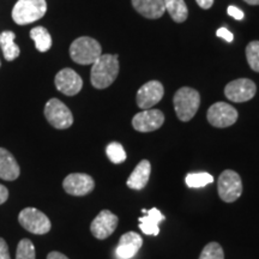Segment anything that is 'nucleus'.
<instances>
[{
    "label": "nucleus",
    "mask_w": 259,
    "mask_h": 259,
    "mask_svg": "<svg viewBox=\"0 0 259 259\" xmlns=\"http://www.w3.org/2000/svg\"><path fill=\"white\" fill-rule=\"evenodd\" d=\"M119 73V59L114 54H101L93 64L90 80L94 88L106 89L114 82Z\"/></svg>",
    "instance_id": "nucleus-1"
},
{
    "label": "nucleus",
    "mask_w": 259,
    "mask_h": 259,
    "mask_svg": "<svg viewBox=\"0 0 259 259\" xmlns=\"http://www.w3.org/2000/svg\"><path fill=\"white\" fill-rule=\"evenodd\" d=\"M101 54V45L95 38L89 36L76 38L70 46L71 59L80 65H93Z\"/></svg>",
    "instance_id": "nucleus-2"
},
{
    "label": "nucleus",
    "mask_w": 259,
    "mask_h": 259,
    "mask_svg": "<svg viewBox=\"0 0 259 259\" xmlns=\"http://www.w3.org/2000/svg\"><path fill=\"white\" fill-rule=\"evenodd\" d=\"M174 109L181 121H190L198 112L200 95L196 89L184 87L176 93L173 99Z\"/></svg>",
    "instance_id": "nucleus-3"
},
{
    "label": "nucleus",
    "mask_w": 259,
    "mask_h": 259,
    "mask_svg": "<svg viewBox=\"0 0 259 259\" xmlns=\"http://www.w3.org/2000/svg\"><path fill=\"white\" fill-rule=\"evenodd\" d=\"M46 11V0H18L12 9V19L18 25L30 24L44 17Z\"/></svg>",
    "instance_id": "nucleus-4"
},
{
    "label": "nucleus",
    "mask_w": 259,
    "mask_h": 259,
    "mask_svg": "<svg viewBox=\"0 0 259 259\" xmlns=\"http://www.w3.org/2000/svg\"><path fill=\"white\" fill-rule=\"evenodd\" d=\"M219 196L223 202L233 203L240 198L242 193V181L238 173L232 169H226L219 177Z\"/></svg>",
    "instance_id": "nucleus-5"
},
{
    "label": "nucleus",
    "mask_w": 259,
    "mask_h": 259,
    "mask_svg": "<svg viewBox=\"0 0 259 259\" xmlns=\"http://www.w3.org/2000/svg\"><path fill=\"white\" fill-rule=\"evenodd\" d=\"M47 121L58 130H66L73 124V115L70 108L58 99H51L45 106Z\"/></svg>",
    "instance_id": "nucleus-6"
},
{
    "label": "nucleus",
    "mask_w": 259,
    "mask_h": 259,
    "mask_svg": "<svg viewBox=\"0 0 259 259\" xmlns=\"http://www.w3.org/2000/svg\"><path fill=\"white\" fill-rule=\"evenodd\" d=\"M18 221L32 234L44 235L51 231V221L44 212L35 208H25L19 212Z\"/></svg>",
    "instance_id": "nucleus-7"
},
{
    "label": "nucleus",
    "mask_w": 259,
    "mask_h": 259,
    "mask_svg": "<svg viewBox=\"0 0 259 259\" xmlns=\"http://www.w3.org/2000/svg\"><path fill=\"white\" fill-rule=\"evenodd\" d=\"M238 111L234 107L226 102H216L210 107L206 113V118L213 127L225 128L235 124L238 120Z\"/></svg>",
    "instance_id": "nucleus-8"
},
{
    "label": "nucleus",
    "mask_w": 259,
    "mask_h": 259,
    "mask_svg": "<svg viewBox=\"0 0 259 259\" xmlns=\"http://www.w3.org/2000/svg\"><path fill=\"white\" fill-rule=\"evenodd\" d=\"M257 93L254 82L247 78H239L228 83L225 88V95L232 102H246L252 100Z\"/></svg>",
    "instance_id": "nucleus-9"
},
{
    "label": "nucleus",
    "mask_w": 259,
    "mask_h": 259,
    "mask_svg": "<svg viewBox=\"0 0 259 259\" xmlns=\"http://www.w3.org/2000/svg\"><path fill=\"white\" fill-rule=\"evenodd\" d=\"M119 219L109 210H102L95 219L93 220L90 225V231L92 234L99 240H105V239L111 236L115 232L118 227Z\"/></svg>",
    "instance_id": "nucleus-10"
},
{
    "label": "nucleus",
    "mask_w": 259,
    "mask_h": 259,
    "mask_svg": "<svg viewBox=\"0 0 259 259\" xmlns=\"http://www.w3.org/2000/svg\"><path fill=\"white\" fill-rule=\"evenodd\" d=\"M163 85L158 80H150L143 84L137 92L136 101L141 109H150L151 107L157 105L163 97Z\"/></svg>",
    "instance_id": "nucleus-11"
},
{
    "label": "nucleus",
    "mask_w": 259,
    "mask_h": 259,
    "mask_svg": "<svg viewBox=\"0 0 259 259\" xmlns=\"http://www.w3.org/2000/svg\"><path fill=\"white\" fill-rule=\"evenodd\" d=\"M65 192L71 196L82 197L89 194L95 189V181L88 174L72 173L67 176L63 181Z\"/></svg>",
    "instance_id": "nucleus-12"
},
{
    "label": "nucleus",
    "mask_w": 259,
    "mask_h": 259,
    "mask_svg": "<svg viewBox=\"0 0 259 259\" xmlns=\"http://www.w3.org/2000/svg\"><path fill=\"white\" fill-rule=\"evenodd\" d=\"M164 114L160 109H144L132 119V126L138 132H153L163 125Z\"/></svg>",
    "instance_id": "nucleus-13"
},
{
    "label": "nucleus",
    "mask_w": 259,
    "mask_h": 259,
    "mask_svg": "<svg viewBox=\"0 0 259 259\" xmlns=\"http://www.w3.org/2000/svg\"><path fill=\"white\" fill-rule=\"evenodd\" d=\"M56 87L64 95H77L83 88V80L76 71L72 69H63L56 76Z\"/></svg>",
    "instance_id": "nucleus-14"
},
{
    "label": "nucleus",
    "mask_w": 259,
    "mask_h": 259,
    "mask_svg": "<svg viewBox=\"0 0 259 259\" xmlns=\"http://www.w3.org/2000/svg\"><path fill=\"white\" fill-rule=\"evenodd\" d=\"M143 246V239L136 232H128L121 235L116 246V255L120 259L134 258Z\"/></svg>",
    "instance_id": "nucleus-15"
},
{
    "label": "nucleus",
    "mask_w": 259,
    "mask_h": 259,
    "mask_svg": "<svg viewBox=\"0 0 259 259\" xmlns=\"http://www.w3.org/2000/svg\"><path fill=\"white\" fill-rule=\"evenodd\" d=\"M150 173H151L150 162L148 160H142L137 166H136L134 171L131 173V176L128 177L127 181H126V185H127V187H130L131 190H137V191L143 190L144 187L148 185Z\"/></svg>",
    "instance_id": "nucleus-16"
},
{
    "label": "nucleus",
    "mask_w": 259,
    "mask_h": 259,
    "mask_svg": "<svg viewBox=\"0 0 259 259\" xmlns=\"http://www.w3.org/2000/svg\"><path fill=\"white\" fill-rule=\"evenodd\" d=\"M132 5L138 14L149 19L160 18L166 11L163 0H132Z\"/></svg>",
    "instance_id": "nucleus-17"
},
{
    "label": "nucleus",
    "mask_w": 259,
    "mask_h": 259,
    "mask_svg": "<svg viewBox=\"0 0 259 259\" xmlns=\"http://www.w3.org/2000/svg\"><path fill=\"white\" fill-rule=\"evenodd\" d=\"M21 173V168L10 151L0 148V178L4 180H16Z\"/></svg>",
    "instance_id": "nucleus-18"
},
{
    "label": "nucleus",
    "mask_w": 259,
    "mask_h": 259,
    "mask_svg": "<svg viewBox=\"0 0 259 259\" xmlns=\"http://www.w3.org/2000/svg\"><path fill=\"white\" fill-rule=\"evenodd\" d=\"M145 213V216L139 219V228L141 231L147 235H154L156 236L160 233V228L158 225L162 221H164V215L156 208H153L150 210H142Z\"/></svg>",
    "instance_id": "nucleus-19"
},
{
    "label": "nucleus",
    "mask_w": 259,
    "mask_h": 259,
    "mask_svg": "<svg viewBox=\"0 0 259 259\" xmlns=\"http://www.w3.org/2000/svg\"><path fill=\"white\" fill-rule=\"evenodd\" d=\"M15 32L10 30L3 31L0 34V47H2L5 59L8 61L15 60L21 53V50L15 42Z\"/></svg>",
    "instance_id": "nucleus-20"
},
{
    "label": "nucleus",
    "mask_w": 259,
    "mask_h": 259,
    "mask_svg": "<svg viewBox=\"0 0 259 259\" xmlns=\"http://www.w3.org/2000/svg\"><path fill=\"white\" fill-rule=\"evenodd\" d=\"M164 9L170 15L171 19L177 23H183L187 19L189 10L184 0H163Z\"/></svg>",
    "instance_id": "nucleus-21"
},
{
    "label": "nucleus",
    "mask_w": 259,
    "mask_h": 259,
    "mask_svg": "<svg viewBox=\"0 0 259 259\" xmlns=\"http://www.w3.org/2000/svg\"><path fill=\"white\" fill-rule=\"evenodd\" d=\"M30 37L35 42V47L38 52H47L52 47V37L46 28L36 27L30 30Z\"/></svg>",
    "instance_id": "nucleus-22"
},
{
    "label": "nucleus",
    "mask_w": 259,
    "mask_h": 259,
    "mask_svg": "<svg viewBox=\"0 0 259 259\" xmlns=\"http://www.w3.org/2000/svg\"><path fill=\"white\" fill-rule=\"evenodd\" d=\"M186 185L191 189H199L209 184L213 183V177L206 171H200V173H190L185 178Z\"/></svg>",
    "instance_id": "nucleus-23"
},
{
    "label": "nucleus",
    "mask_w": 259,
    "mask_h": 259,
    "mask_svg": "<svg viewBox=\"0 0 259 259\" xmlns=\"http://www.w3.org/2000/svg\"><path fill=\"white\" fill-rule=\"evenodd\" d=\"M106 153L111 162L115 164L122 163V162L126 160L125 149L122 148V145L120 143H118V142H112V143L107 145Z\"/></svg>",
    "instance_id": "nucleus-24"
},
{
    "label": "nucleus",
    "mask_w": 259,
    "mask_h": 259,
    "mask_svg": "<svg viewBox=\"0 0 259 259\" xmlns=\"http://www.w3.org/2000/svg\"><path fill=\"white\" fill-rule=\"evenodd\" d=\"M16 259H36L35 246L29 239H23L19 241L16 251Z\"/></svg>",
    "instance_id": "nucleus-25"
},
{
    "label": "nucleus",
    "mask_w": 259,
    "mask_h": 259,
    "mask_svg": "<svg viewBox=\"0 0 259 259\" xmlns=\"http://www.w3.org/2000/svg\"><path fill=\"white\" fill-rule=\"evenodd\" d=\"M246 59L250 67L259 72V41H252L246 47Z\"/></svg>",
    "instance_id": "nucleus-26"
},
{
    "label": "nucleus",
    "mask_w": 259,
    "mask_h": 259,
    "mask_svg": "<svg viewBox=\"0 0 259 259\" xmlns=\"http://www.w3.org/2000/svg\"><path fill=\"white\" fill-rule=\"evenodd\" d=\"M198 259H225V252L219 242H209L202 250Z\"/></svg>",
    "instance_id": "nucleus-27"
},
{
    "label": "nucleus",
    "mask_w": 259,
    "mask_h": 259,
    "mask_svg": "<svg viewBox=\"0 0 259 259\" xmlns=\"http://www.w3.org/2000/svg\"><path fill=\"white\" fill-rule=\"evenodd\" d=\"M0 259H11L10 258L9 246L3 238H0Z\"/></svg>",
    "instance_id": "nucleus-28"
},
{
    "label": "nucleus",
    "mask_w": 259,
    "mask_h": 259,
    "mask_svg": "<svg viewBox=\"0 0 259 259\" xmlns=\"http://www.w3.org/2000/svg\"><path fill=\"white\" fill-rule=\"evenodd\" d=\"M227 11H228L229 16L238 19V21H241V19L244 18V12H242L240 9L235 8V6H228V10H227Z\"/></svg>",
    "instance_id": "nucleus-29"
},
{
    "label": "nucleus",
    "mask_w": 259,
    "mask_h": 259,
    "mask_svg": "<svg viewBox=\"0 0 259 259\" xmlns=\"http://www.w3.org/2000/svg\"><path fill=\"white\" fill-rule=\"evenodd\" d=\"M216 35H218L219 37H222L223 40H226L227 42H232L233 38H234L232 32L229 31L227 28H220L218 32H216Z\"/></svg>",
    "instance_id": "nucleus-30"
},
{
    "label": "nucleus",
    "mask_w": 259,
    "mask_h": 259,
    "mask_svg": "<svg viewBox=\"0 0 259 259\" xmlns=\"http://www.w3.org/2000/svg\"><path fill=\"white\" fill-rule=\"evenodd\" d=\"M9 198V190L0 184V204H4Z\"/></svg>",
    "instance_id": "nucleus-31"
},
{
    "label": "nucleus",
    "mask_w": 259,
    "mask_h": 259,
    "mask_svg": "<svg viewBox=\"0 0 259 259\" xmlns=\"http://www.w3.org/2000/svg\"><path fill=\"white\" fill-rule=\"evenodd\" d=\"M197 4H198L200 8L204 10H208L212 6L213 4V0H196Z\"/></svg>",
    "instance_id": "nucleus-32"
},
{
    "label": "nucleus",
    "mask_w": 259,
    "mask_h": 259,
    "mask_svg": "<svg viewBox=\"0 0 259 259\" xmlns=\"http://www.w3.org/2000/svg\"><path fill=\"white\" fill-rule=\"evenodd\" d=\"M47 259H69V258H67L65 254L60 253V252L53 251V252H50V253H48Z\"/></svg>",
    "instance_id": "nucleus-33"
},
{
    "label": "nucleus",
    "mask_w": 259,
    "mask_h": 259,
    "mask_svg": "<svg viewBox=\"0 0 259 259\" xmlns=\"http://www.w3.org/2000/svg\"><path fill=\"white\" fill-rule=\"evenodd\" d=\"M244 2L250 5H259V0H244Z\"/></svg>",
    "instance_id": "nucleus-34"
}]
</instances>
